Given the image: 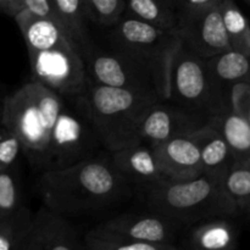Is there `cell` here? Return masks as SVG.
<instances>
[{"label": "cell", "instance_id": "cell-1", "mask_svg": "<svg viewBox=\"0 0 250 250\" xmlns=\"http://www.w3.org/2000/svg\"><path fill=\"white\" fill-rule=\"evenodd\" d=\"M37 186L43 204L66 216L105 209L133 192L106 150L61 170L43 171Z\"/></svg>", "mask_w": 250, "mask_h": 250}, {"label": "cell", "instance_id": "cell-2", "mask_svg": "<svg viewBox=\"0 0 250 250\" xmlns=\"http://www.w3.org/2000/svg\"><path fill=\"white\" fill-rule=\"evenodd\" d=\"M63 103L65 97L36 80L5 98L0 122L19 137L26 158L41 170Z\"/></svg>", "mask_w": 250, "mask_h": 250}, {"label": "cell", "instance_id": "cell-3", "mask_svg": "<svg viewBox=\"0 0 250 250\" xmlns=\"http://www.w3.org/2000/svg\"><path fill=\"white\" fill-rule=\"evenodd\" d=\"M149 209L182 225L239 211L224 186V180L203 172L189 180H168L146 192Z\"/></svg>", "mask_w": 250, "mask_h": 250}, {"label": "cell", "instance_id": "cell-4", "mask_svg": "<svg viewBox=\"0 0 250 250\" xmlns=\"http://www.w3.org/2000/svg\"><path fill=\"white\" fill-rule=\"evenodd\" d=\"M83 97L100 142L110 153L139 141L142 122L156 102L90 81Z\"/></svg>", "mask_w": 250, "mask_h": 250}, {"label": "cell", "instance_id": "cell-5", "mask_svg": "<svg viewBox=\"0 0 250 250\" xmlns=\"http://www.w3.org/2000/svg\"><path fill=\"white\" fill-rule=\"evenodd\" d=\"M90 82L131 90L164 102L170 99L171 68L110 46V50L90 49L84 56Z\"/></svg>", "mask_w": 250, "mask_h": 250}, {"label": "cell", "instance_id": "cell-6", "mask_svg": "<svg viewBox=\"0 0 250 250\" xmlns=\"http://www.w3.org/2000/svg\"><path fill=\"white\" fill-rule=\"evenodd\" d=\"M105 150L97 133L84 97L65 98L53 128L42 171L61 170Z\"/></svg>", "mask_w": 250, "mask_h": 250}, {"label": "cell", "instance_id": "cell-7", "mask_svg": "<svg viewBox=\"0 0 250 250\" xmlns=\"http://www.w3.org/2000/svg\"><path fill=\"white\" fill-rule=\"evenodd\" d=\"M209 122L216 109L205 59L181 43L170 71V99Z\"/></svg>", "mask_w": 250, "mask_h": 250}, {"label": "cell", "instance_id": "cell-8", "mask_svg": "<svg viewBox=\"0 0 250 250\" xmlns=\"http://www.w3.org/2000/svg\"><path fill=\"white\" fill-rule=\"evenodd\" d=\"M32 80L71 98L84 94L89 84L84 58L71 42L39 51H28Z\"/></svg>", "mask_w": 250, "mask_h": 250}, {"label": "cell", "instance_id": "cell-9", "mask_svg": "<svg viewBox=\"0 0 250 250\" xmlns=\"http://www.w3.org/2000/svg\"><path fill=\"white\" fill-rule=\"evenodd\" d=\"M110 28V46L171 68L180 48L177 32L167 31L125 12Z\"/></svg>", "mask_w": 250, "mask_h": 250}, {"label": "cell", "instance_id": "cell-10", "mask_svg": "<svg viewBox=\"0 0 250 250\" xmlns=\"http://www.w3.org/2000/svg\"><path fill=\"white\" fill-rule=\"evenodd\" d=\"M177 33L183 44L204 59L232 49L219 2L203 9L181 11Z\"/></svg>", "mask_w": 250, "mask_h": 250}, {"label": "cell", "instance_id": "cell-11", "mask_svg": "<svg viewBox=\"0 0 250 250\" xmlns=\"http://www.w3.org/2000/svg\"><path fill=\"white\" fill-rule=\"evenodd\" d=\"M84 239L67 216L43 207L33 214L21 250H85Z\"/></svg>", "mask_w": 250, "mask_h": 250}, {"label": "cell", "instance_id": "cell-12", "mask_svg": "<svg viewBox=\"0 0 250 250\" xmlns=\"http://www.w3.org/2000/svg\"><path fill=\"white\" fill-rule=\"evenodd\" d=\"M205 124V119L168 100L155 102L142 122L139 141L158 146L175 137L192 134Z\"/></svg>", "mask_w": 250, "mask_h": 250}, {"label": "cell", "instance_id": "cell-13", "mask_svg": "<svg viewBox=\"0 0 250 250\" xmlns=\"http://www.w3.org/2000/svg\"><path fill=\"white\" fill-rule=\"evenodd\" d=\"M112 160L132 187L148 192L166 182L167 177L159 163L155 146L137 141L111 153Z\"/></svg>", "mask_w": 250, "mask_h": 250}, {"label": "cell", "instance_id": "cell-14", "mask_svg": "<svg viewBox=\"0 0 250 250\" xmlns=\"http://www.w3.org/2000/svg\"><path fill=\"white\" fill-rule=\"evenodd\" d=\"M103 224L138 241L166 244L180 249L176 238L182 224L151 209L144 214H121Z\"/></svg>", "mask_w": 250, "mask_h": 250}, {"label": "cell", "instance_id": "cell-15", "mask_svg": "<svg viewBox=\"0 0 250 250\" xmlns=\"http://www.w3.org/2000/svg\"><path fill=\"white\" fill-rule=\"evenodd\" d=\"M205 63L214 92L216 111L225 105L232 104L231 95L234 85L250 83V55L229 49L205 59Z\"/></svg>", "mask_w": 250, "mask_h": 250}, {"label": "cell", "instance_id": "cell-16", "mask_svg": "<svg viewBox=\"0 0 250 250\" xmlns=\"http://www.w3.org/2000/svg\"><path fill=\"white\" fill-rule=\"evenodd\" d=\"M154 146L167 180H189L204 172L199 148L190 134L175 137Z\"/></svg>", "mask_w": 250, "mask_h": 250}, {"label": "cell", "instance_id": "cell-17", "mask_svg": "<svg viewBox=\"0 0 250 250\" xmlns=\"http://www.w3.org/2000/svg\"><path fill=\"white\" fill-rule=\"evenodd\" d=\"M190 136L199 148L204 172L224 180L225 175L237 164L224 136L210 122L193 132Z\"/></svg>", "mask_w": 250, "mask_h": 250}, {"label": "cell", "instance_id": "cell-18", "mask_svg": "<svg viewBox=\"0 0 250 250\" xmlns=\"http://www.w3.org/2000/svg\"><path fill=\"white\" fill-rule=\"evenodd\" d=\"M15 22L21 31L28 51H39L71 42L56 20L38 16L27 9L15 15Z\"/></svg>", "mask_w": 250, "mask_h": 250}, {"label": "cell", "instance_id": "cell-19", "mask_svg": "<svg viewBox=\"0 0 250 250\" xmlns=\"http://www.w3.org/2000/svg\"><path fill=\"white\" fill-rule=\"evenodd\" d=\"M238 232L229 216H216L195 222L188 234V247L200 250H232L237 247Z\"/></svg>", "mask_w": 250, "mask_h": 250}, {"label": "cell", "instance_id": "cell-20", "mask_svg": "<svg viewBox=\"0 0 250 250\" xmlns=\"http://www.w3.org/2000/svg\"><path fill=\"white\" fill-rule=\"evenodd\" d=\"M209 122L226 139L237 163H244L250 158V122L232 104L217 109Z\"/></svg>", "mask_w": 250, "mask_h": 250}, {"label": "cell", "instance_id": "cell-21", "mask_svg": "<svg viewBox=\"0 0 250 250\" xmlns=\"http://www.w3.org/2000/svg\"><path fill=\"white\" fill-rule=\"evenodd\" d=\"M53 5L58 22L84 58L92 49L87 27L90 17L85 0H53Z\"/></svg>", "mask_w": 250, "mask_h": 250}, {"label": "cell", "instance_id": "cell-22", "mask_svg": "<svg viewBox=\"0 0 250 250\" xmlns=\"http://www.w3.org/2000/svg\"><path fill=\"white\" fill-rule=\"evenodd\" d=\"M83 239L88 250H176L166 244L138 241L104 224L88 231Z\"/></svg>", "mask_w": 250, "mask_h": 250}, {"label": "cell", "instance_id": "cell-23", "mask_svg": "<svg viewBox=\"0 0 250 250\" xmlns=\"http://www.w3.org/2000/svg\"><path fill=\"white\" fill-rule=\"evenodd\" d=\"M125 12L163 29L177 32L181 12L170 0H126Z\"/></svg>", "mask_w": 250, "mask_h": 250}, {"label": "cell", "instance_id": "cell-24", "mask_svg": "<svg viewBox=\"0 0 250 250\" xmlns=\"http://www.w3.org/2000/svg\"><path fill=\"white\" fill-rule=\"evenodd\" d=\"M220 11L232 49L250 55V24L234 0H220Z\"/></svg>", "mask_w": 250, "mask_h": 250}, {"label": "cell", "instance_id": "cell-25", "mask_svg": "<svg viewBox=\"0 0 250 250\" xmlns=\"http://www.w3.org/2000/svg\"><path fill=\"white\" fill-rule=\"evenodd\" d=\"M32 219L33 214L24 205L0 217V250H21Z\"/></svg>", "mask_w": 250, "mask_h": 250}, {"label": "cell", "instance_id": "cell-26", "mask_svg": "<svg viewBox=\"0 0 250 250\" xmlns=\"http://www.w3.org/2000/svg\"><path fill=\"white\" fill-rule=\"evenodd\" d=\"M224 186L239 211H250V166L237 163L224 177Z\"/></svg>", "mask_w": 250, "mask_h": 250}, {"label": "cell", "instance_id": "cell-27", "mask_svg": "<svg viewBox=\"0 0 250 250\" xmlns=\"http://www.w3.org/2000/svg\"><path fill=\"white\" fill-rule=\"evenodd\" d=\"M19 175L14 166L0 171V217L22 207Z\"/></svg>", "mask_w": 250, "mask_h": 250}, {"label": "cell", "instance_id": "cell-28", "mask_svg": "<svg viewBox=\"0 0 250 250\" xmlns=\"http://www.w3.org/2000/svg\"><path fill=\"white\" fill-rule=\"evenodd\" d=\"M90 21L111 27L126 10V0H85Z\"/></svg>", "mask_w": 250, "mask_h": 250}, {"label": "cell", "instance_id": "cell-29", "mask_svg": "<svg viewBox=\"0 0 250 250\" xmlns=\"http://www.w3.org/2000/svg\"><path fill=\"white\" fill-rule=\"evenodd\" d=\"M23 153L19 137L1 124L0 127V171L15 165L17 158Z\"/></svg>", "mask_w": 250, "mask_h": 250}, {"label": "cell", "instance_id": "cell-30", "mask_svg": "<svg viewBox=\"0 0 250 250\" xmlns=\"http://www.w3.org/2000/svg\"><path fill=\"white\" fill-rule=\"evenodd\" d=\"M232 106L243 114L250 122V83H239L234 85L231 95Z\"/></svg>", "mask_w": 250, "mask_h": 250}, {"label": "cell", "instance_id": "cell-31", "mask_svg": "<svg viewBox=\"0 0 250 250\" xmlns=\"http://www.w3.org/2000/svg\"><path fill=\"white\" fill-rule=\"evenodd\" d=\"M23 9H27L38 16L50 17V19L56 20L53 0H23Z\"/></svg>", "mask_w": 250, "mask_h": 250}, {"label": "cell", "instance_id": "cell-32", "mask_svg": "<svg viewBox=\"0 0 250 250\" xmlns=\"http://www.w3.org/2000/svg\"><path fill=\"white\" fill-rule=\"evenodd\" d=\"M219 1L220 0H176L180 11L203 9V7H208L217 4Z\"/></svg>", "mask_w": 250, "mask_h": 250}, {"label": "cell", "instance_id": "cell-33", "mask_svg": "<svg viewBox=\"0 0 250 250\" xmlns=\"http://www.w3.org/2000/svg\"><path fill=\"white\" fill-rule=\"evenodd\" d=\"M23 9V0H0V12L15 17Z\"/></svg>", "mask_w": 250, "mask_h": 250}, {"label": "cell", "instance_id": "cell-34", "mask_svg": "<svg viewBox=\"0 0 250 250\" xmlns=\"http://www.w3.org/2000/svg\"><path fill=\"white\" fill-rule=\"evenodd\" d=\"M7 94H5L2 92V87L0 84V116H1V111H2V106H4V102H5V98H6Z\"/></svg>", "mask_w": 250, "mask_h": 250}, {"label": "cell", "instance_id": "cell-35", "mask_svg": "<svg viewBox=\"0 0 250 250\" xmlns=\"http://www.w3.org/2000/svg\"><path fill=\"white\" fill-rule=\"evenodd\" d=\"M242 164H244V165H248V166H250V158H249V159H247V160L244 161V163H242Z\"/></svg>", "mask_w": 250, "mask_h": 250}, {"label": "cell", "instance_id": "cell-36", "mask_svg": "<svg viewBox=\"0 0 250 250\" xmlns=\"http://www.w3.org/2000/svg\"><path fill=\"white\" fill-rule=\"evenodd\" d=\"M170 1H172L173 2V4H175L176 5V7H177V9H178V6H177V2H176V0H170ZM181 12V11H180Z\"/></svg>", "mask_w": 250, "mask_h": 250}, {"label": "cell", "instance_id": "cell-37", "mask_svg": "<svg viewBox=\"0 0 250 250\" xmlns=\"http://www.w3.org/2000/svg\"><path fill=\"white\" fill-rule=\"evenodd\" d=\"M246 1H247V2H248V4L250 5V0H246Z\"/></svg>", "mask_w": 250, "mask_h": 250}, {"label": "cell", "instance_id": "cell-38", "mask_svg": "<svg viewBox=\"0 0 250 250\" xmlns=\"http://www.w3.org/2000/svg\"><path fill=\"white\" fill-rule=\"evenodd\" d=\"M0 127H1V122H0Z\"/></svg>", "mask_w": 250, "mask_h": 250}, {"label": "cell", "instance_id": "cell-39", "mask_svg": "<svg viewBox=\"0 0 250 250\" xmlns=\"http://www.w3.org/2000/svg\"><path fill=\"white\" fill-rule=\"evenodd\" d=\"M249 212H250V211H249Z\"/></svg>", "mask_w": 250, "mask_h": 250}]
</instances>
